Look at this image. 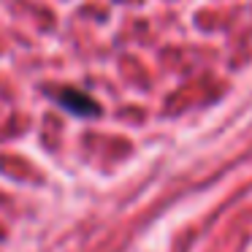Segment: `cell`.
<instances>
[{
	"mask_svg": "<svg viewBox=\"0 0 252 252\" xmlns=\"http://www.w3.org/2000/svg\"><path fill=\"white\" fill-rule=\"evenodd\" d=\"M57 103H60L63 109L73 111V114H82V117H95L100 111L98 103H95L90 95L76 93V90H63V93L57 95Z\"/></svg>",
	"mask_w": 252,
	"mask_h": 252,
	"instance_id": "cell-1",
	"label": "cell"
}]
</instances>
